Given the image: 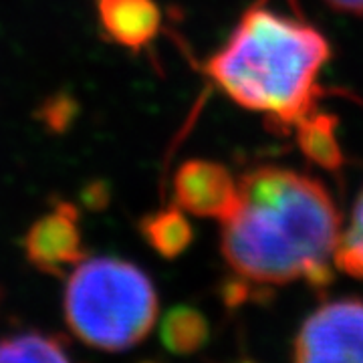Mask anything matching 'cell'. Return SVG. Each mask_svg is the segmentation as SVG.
<instances>
[{
  "label": "cell",
  "instance_id": "6da1fadb",
  "mask_svg": "<svg viewBox=\"0 0 363 363\" xmlns=\"http://www.w3.org/2000/svg\"><path fill=\"white\" fill-rule=\"evenodd\" d=\"M222 224L224 260L242 281L321 291L333 281L341 214L325 184L309 174L260 166L238 180V206Z\"/></svg>",
  "mask_w": 363,
  "mask_h": 363
},
{
  "label": "cell",
  "instance_id": "7a4b0ae2",
  "mask_svg": "<svg viewBox=\"0 0 363 363\" xmlns=\"http://www.w3.org/2000/svg\"><path fill=\"white\" fill-rule=\"evenodd\" d=\"M329 59V40L298 0H257L204 71L234 104L262 113L272 130L285 133L317 109Z\"/></svg>",
  "mask_w": 363,
  "mask_h": 363
},
{
  "label": "cell",
  "instance_id": "3957f363",
  "mask_svg": "<svg viewBox=\"0 0 363 363\" xmlns=\"http://www.w3.org/2000/svg\"><path fill=\"white\" fill-rule=\"evenodd\" d=\"M160 301L145 272L116 257L83 259L67 274L63 313L71 333L101 351H128L150 335Z\"/></svg>",
  "mask_w": 363,
  "mask_h": 363
},
{
  "label": "cell",
  "instance_id": "277c9868",
  "mask_svg": "<svg viewBox=\"0 0 363 363\" xmlns=\"http://www.w3.org/2000/svg\"><path fill=\"white\" fill-rule=\"evenodd\" d=\"M293 359L363 363V298H335L317 307L293 339Z\"/></svg>",
  "mask_w": 363,
  "mask_h": 363
},
{
  "label": "cell",
  "instance_id": "5b68a950",
  "mask_svg": "<svg viewBox=\"0 0 363 363\" xmlns=\"http://www.w3.org/2000/svg\"><path fill=\"white\" fill-rule=\"evenodd\" d=\"M23 250L26 262L43 274L67 277L81 260L87 259L77 206L67 200L52 202L51 208L28 226Z\"/></svg>",
  "mask_w": 363,
  "mask_h": 363
},
{
  "label": "cell",
  "instance_id": "8992f818",
  "mask_svg": "<svg viewBox=\"0 0 363 363\" xmlns=\"http://www.w3.org/2000/svg\"><path fill=\"white\" fill-rule=\"evenodd\" d=\"M174 202L192 216L224 222L238 206V182L218 162L192 157L174 176Z\"/></svg>",
  "mask_w": 363,
  "mask_h": 363
},
{
  "label": "cell",
  "instance_id": "52a82bcc",
  "mask_svg": "<svg viewBox=\"0 0 363 363\" xmlns=\"http://www.w3.org/2000/svg\"><path fill=\"white\" fill-rule=\"evenodd\" d=\"M104 37L117 47L142 52L162 30L156 0H93Z\"/></svg>",
  "mask_w": 363,
  "mask_h": 363
},
{
  "label": "cell",
  "instance_id": "ba28073f",
  "mask_svg": "<svg viewBox=\"0 0 363 363\" xmlns=\"http://www.w3.org/2000/svg\"><path fill=\"white\" fill-rule=\"evenodd\" d=\"M339 117L313 109L297 125V143L301 154L319 168L337 172L345 157L337 138Z\"/></svg>",
  "mask_w": 363,
  "mask_h": 363
},
{
  "label": "cell",
  "instance_id": "9c48e42d",
  "mask_svg": "<svg viewBox=\"0 0 363 363\" xmlns=\"http://www.w3.org/2000/svg\"><path fill=\"white\" fill-rule=\"evenodd\" d=\"M143 240L164 259H176L192 245L194 228L176 202L143 216L140 222Z\"/></svg>",
  "mask_w": 363,
  "mask_h": 363
},
{
  "label": "cell",
  "instance_id": "30bf717a",
  "mask_svg": "<svg viewBox=\"0 0 363 363\" xmlns=\"http://www.w3.org/2000/svg\"><path fill=\"white\" fill-rule=\"evenodd\" d=\"M67 343L59 335L23 331L0 339V362H69Z\"/></svg>",
  "mask_w": 363,
  "mask_h": 363
},
{
  "label": "cell",
  "instance_id": "8fae6325",
  "mask_svg": "<svg viewBox=\"0 0 363 363\" xmlns=\"http://www.w3.org/2000/svg\"><path fill=\"white\" fill-rule=\"evenodd\" d=\"M208 341V323L204 315L192 307H176L162 323L164 347L178 355H190L204 347Z\"/></svg>",
  "mask_w": 363,
  "mask_h": 363
},
{
  "label": "cell",
  "instance_id": "7c38bea8",
  "mask_svg": "<svg viewBox=\"0 0 363 363\" xmlns=\"http://www.w3.org/2000/svg\"><path fill=\"white\" fill-rule=\"evenodd\" d=\"M333 262L339 271L363 281V188L351 210L347 230L341 233Z\"/></svg>",
  "mask_w": 363,
  "mask_h": 363
},
{
  "label": "cell",
  "instance_id": "4fadbf2b",
  "mask_svg": "<svg viewBox=\"0 0 363 363\" xmlns=\"http://www.w3.org/2000/svg\"><path fill=\"white\" fill-rule=\"evenodd\" d=\"M323 2L337 13L363 16V0H323Z\"/></svg>",
  "mask_w": 363,
  "mask_h": 363
}]
</instances>
